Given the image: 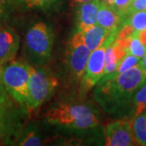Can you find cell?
I'll use <instances>...</instances> for the list:
<instances>
[{
    "mask_svg": "<svg viewBox=\"0 0 146 146\" xmlns=\"http://www.w3.org/2000/svg\"><path fill=\"white\" fill-rule=\"evenodd\" d=\"M146 82V69L141 63L118 75H105L97 84L94 94L108 114H118L131 103L133 96Z\"/></svg>",
    "mask_w": 146,
    "mask_h": 146,
    "instance_id": "cell-1",
    "label": "cell"
},
{
    "mask_svg": "<svg viewBox=\"0 0 146 146\" xmlns=\"http://www.w3.org/2000/svg\"><path fill=\"white\" fill-rule=\"evenodd\" d=\"M47 123L54 126L85 130L98 125L94 110L81 103H61L54 106L46 114Z\"/></svg>",
    "mask_w": 146,
    "mask_h": 146,
    "instance_id": "cell-2",
    "label": "cell"
},
{
    "mask_svg": "<svg viewBox=\"0 0 146 146\" xmlns=\"http://www.w3.org/2000/svg\"><path fill=\"white\" fill-rule=\"evenodd\" d=\"M25 111L6 91L0 80V145L16 144L23 129Z\"/></svg>",
    "mask_w": 146,
    "mask_h": 146,
    "instance_id": "cell-3",
    "label": "cell"
},
{
    "mask_svg": "<svg viewBox=\"0 0 146 146\" xmlns=\"http://www.w3.org/2000/svg\"><path fill=\"white\" fill-rule=\"evenodd\" d=\"M31 65L22 61H11L0 69V80L6 91L29 111V81Z\"/></svg>",
    "mask_w": 146,
    "mask_h": 146,
    "instance_id": "cell-4",
    "label": "cell"
},
{
    "mask_svg": "<svg viewBox=\"0 0 146 146\" xmlns=\"http://www.w3.org/2000/svg\"><path fill=\"white\" fill-rule=\"evenodd\" d=\"M53 43L54 37L50 28L44 22H36L25 34V53L31 62L43 63L51 56Z\"/></svg>",
    "mask_w": 146,
    "mask_h": 146,
    "instance_id": "cell-5",
    "label": "cell"
},
{
    "mask_svg": "<svg viewBox=\"0 0 146 146\" xmlns=\"http://www.w3.org/2000/svg\"><path fill=\"white\" fill-rule=\"evenodd\" d=\"M57 78L46 68L31 66L29 81V111L46 102L58 86Z\"/></svg>",
    "mask_w": 146,
    "mask_h": 146,
    "instance_id": "cell-6",
    "label": "cell"
},
{
    "mask_svg": "<svg viewBox=\"0 0 146 146\" xmlns=\"http://www.w3.org/2000/svg\"><path fill=\"white\" fill-rule=\"evenodd\" d=\"M91 51L84 44L80 32H76L69 41L67 50V62L73 76L80 80L84 76Z\"/></svg>",
    "mask_w": 146,
    "mask_h": 146,
    "instance_id": "cell-7",
    "label": "cell"
},
{
    "mask_svg": "<svg viewBox=\"0 0 146 146\" xmlns=\"http://www.w3.org/2000/svg\"><path fill=\"white\" fill-rule=\"evenodd\" d=\"M131 122L127 119H117L107 123L104 131L106 145L129 146L137 144L133 136Z\"/></svg>",
    "mask_w": 146,
    "mask_h": 146,
    "instance_id": "cell-8",
    "label": "cell"
},
{
    "mask_svg": "<svg viewBox=\"0 0 146 146\" xmlns=\"http://www.w3.org/2000/svg\"><path fill=\"white\" fill-rule=\"evenodd\" d=\"M107 46H108L103 44L102 46L90 54L82 77L84 89H89L93 88L104 76L106 50Z\"/></svg>",
    "mask_w": 146,
    "mask_h": 146,
    "instance_id": "cell-9",
    "label": "cell"
},
{
    "mask_svg": "<svg viewBox=\"0 0 146 146\" xmlns=\"http://www.w3.org/2000/svg\"><path fill=\"white\" fill-rule=\"evenodd\" d=\"M20 47V36L12 27L3 25L0 29V68L16 58Z\"/></svg>",
    "mask_w": 146,
    "mask_h": 146,
    "instance_id": "cell-10",
    "label": "cell"
},
{
    "mask_svg": "<svg viewBox=\"0 0 146 146\" xmlns=\"http://www.w3.org/2000/svg\"><path fill=\"white\" fill-rule=\"evenodd\" d=\"M102 5L101 0H92L81 3L76 12L77 32H81L97 24V16Z\"/></svg>",
    "mask_w": 146,
    "mask_h": 146,
    "instance_id": "cell-11",
    "label": "cell"
},
{
    "mask_svg": "<svg viewBox=\"0 0 146 146\" xmlns=\"http://www.w3.org/2000/svg\"><path fill=\"white\" fill-rule=\"evenodd\" d=\"M110 32L111 31L96 24L80 33L84 44L92 52L104 44L110 34Z\"/></svg>",
    "mask_w": 146,
    "mask_h": 146,
    "instance_id": "cell-12",
    "label": "cell"
},
{
    "mask_svg": "<svg viewBox=\"0 0 146 146\" xmlns=\"http://www.w3.org/2000/svg\"><path fill=\"white\" fill-rule=\"evenodd\" d=\"M127 54V51L120 46L117 39L111 42L106 50L104 76L115 72L120 62Z\"/></svg>",
    "mask_w": 146,
    "mask_h": 146,
    "instance_id": "cell-13",
    "label": "cell"
},
{
    "mask_svg": "<svg viewBox=\"0 0 146 146\" xmlns=\"http://www.w3.org/2000/svg\"><path fill=\"white\" fill-rule=\"evenodd\" d=\"M123 23L121 17L110 6L102 2L97 16V24L110 31L119 29Z\"/></svg>",
    "mask_w": 146,
    "mask_h": 146,
    "instance_id": "cell-14",
    "label": "cell"
},
{
    "mask_svg": "<svg viewBox=\"0 0 146 146\" xmlns=\"http://www.w3.org/2000/svg\"><path fill=\"white\" fill-rule=\"evenodd\" d=\"M42 136L38 133V130L33 125H29L21 130L16 141V145L36 146L42 145Z\"/></svg>",
    "mask_w": 146,
    "mask_h": 146,
    "instance_id": "cell-15",
    "label": "cell"
},
{
    "mask_svg": "<svg viewBox=\"0 0 146 146\" xmlns=\"http://www.w3.org/2000/svg\"><path fill=\"white\" fill-rule=\"evenodd\" d=\"M131 128L136 143L146 146V111L135 117L131 122Z\"/></svg>",
    "mask_w": 146,
    "mask_h": 146,
    "instance_id": "cell-16",
    "label": "cell"
},
{
    "mask_svg": "<svg viewBox=\"0 0 146 146\" xmlns=\"http://www.w3.org/2000/svg\"><path fill=\"white\" fill-rule=\"evenodd\" d=\"M58 0H10L12 7L21 9L42 8L55 3Z\"/></svg>",
    "mask_w": 146,
    "mask_h": 146,
    "instance_id": "cell-17",
    "label": "cell"
},
{
    "mask_svg": "<svg viewBox=\"0 0 146 146\" xmlns=\"http://www.w3.org/2000/svg\"><path fill=\"white\" fill-rule=\"evenodd\" d=\"M131 104L134 107L135 117L146 111V82L135 93Z\"/></svg>",
    "mask_w": 146,
    "mask_h": 146,
    "instance_id": "cell-18",
    "label": "cell"
},
{
    "mask_svg": "<svg viewBox=\"0 0 146 146\" xmlns=\"http://www.w3.org/2000/svg\"><path fill=\"white\" fill-rule=\"evenodd\" d=\"M123 23L128 24L136 32L146 29V11H136L130 14L123 21Z\"/></svg>",
    "mask_w": 146,
    "mask_h": 146,
    "instance_id": "cell-19",
    "label": "cell"
},
{
    "mask_svg": "<svg viewBox=\"0 0 146 146\" xmlns=\"http://www.w3.org/2000/svg\"><path fill=\"white\" fill-rule=\"evenodd\" d=\"M141 60H142V58H140L136 57V56L131 54L127 53L124 56V58L122 59V61L120 62V63L119 64V67L116 69V71L112 74L118 75L119 73L123 72L127 70H128V69L140 64L141 63Z\"/></svg>",
    "mask_w": 146,
    "mask_h": 146,
    "instance_id": "cell-20",
    "label": "cell"
},
{
    "mask_svg": "<svg viewBox=\"0 0 146 146\" xmlns=\"http://www.w3.org/2000/svg\"><path fill=\"white\" fill-rule=\"evenodd\" d=\"M127 53L131 54L136 57L143 58L146 54V48L140 41L138 36L134 33L132 36H130V42L127 49Z\"/></svg>",
    "mask_w": 146,
    "mask_h": 146,
    "instance_id": "cell-21",
    "label": "cell"
},
{
    "mask_svg": "<svg viewBox=\"0 0 146 146\" xmlns=\"http://www.w3.org/2000/svg\"><path fill=\"white\" fill-rule=\"evenodd\" d=\"M132 0H115L112 7L123 21L128 16V11Z\"/></svg>",
    "mask_w": 146,
    "mask_h": 146,
    "instance_id": "cell-22",
    "label": "cell"
},
{
    "mask_svg": "<svg viewBox=\"0 0 146 146\" xmlns=\"http://www.w3.org/2000/svg\"><path fill=\"white\" fill-rule=\"evenodd\" d=\"M10 0H0V22H5L10 16L11 10L12 9Z\"/></svg>",
    "mask_w": 146,
    "mask_h": 146,
    "instance_id": "cell-23",
    "label": "cell"
},
{
    "mask_svg": "<svg viewBox=\"0 0 146 146\" xmlns=\"http://www.w3.org/2000/svg\"><path fill=\"white\" fill-rule=\"evenodd\" d=\"M142 11H146V0H132L128 11V16L134 12Z\"/></svg>",
    "mask_w": 146,
    "mask_h": 146,
    "instance_id": "cell-24",
    "label": "cell"
},
{
    "mask_svg": "<svg viewBox=\"0 0 146 146\" xmlns=\"http://www.w3.org/2000/svg\"><path fill=\"white\" fill-rule=\"evenodd\" d=\"M135 34L138 36L140 41L142 42V44L146 48V29H144V30H141V31L139 32H135Z\"/></svg>",
    "mask_w": 146,
    "mask_h": 146,
    "instance_id": "cell-25",
    "label": "cell"
},
{
    "mask_svg": "<svg viewBox=\"0 0 146 146\" xmlns=\"http://www.w3.org/2000/svg\"><path fill=\"white\" fill-rule=\"evenodd\" d=\"M101 1H102L103 3H105V4L112 7V5L114 4V3H115V0H101Z\"/></svg>",
    "mask_w": 146,
    "mask_h": 146,
    "instance_id": "cell-26",
    "label": "cell"
},
{
    "mask_svg": "<svg viewBox=\"0 0 146 146\" xmlns=\"http://www.w3.org/2000/svg\"><path fill=\"white\" fill-rule=\"evenodd\" d=\"M75 3H87V2H90L92 0H73Z\"/></svg>",
    "mask_w": 146,
    "mask_h": 146,
    "instance_id": "cell-27",
    "label": "cell"
},
{
    "mask_svg": "<svg viewBox=\"0 0 146 146\" xmlns=\"http://www.w3.org/2000/svg\"><path fill=\"white\" fill-rule=\"evenodd\" d=\"M141 64L143 65V67L146 69V54L144 56V58L141 60Z\"/></svg>",
    "mask_w": 146,
    "mask_h": 146,
    "instance_id": "cell-28",
    "label": "cell"
},
{
    "mask_svg": "<svg viewBox=\"0 0 146 146\" xmlns=\"http://www.w3.org/2000/svg\"><path fill=\"white\" fill-rule=\"evenodd\" d=\"M3 26V23H2V22H0V29L2 28V27Z\"/></svg>",
    "mask_w": 146,
    "mask_h": 146,
    "instance_id": "cell-29",
    "label": "cell"
}]
</instances>
